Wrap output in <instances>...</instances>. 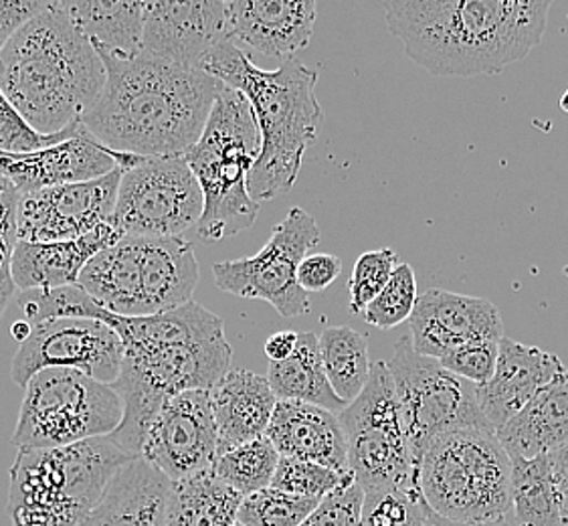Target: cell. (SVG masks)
<instances>
[{"label":"cell","instance_id":"d6986e66","mask_svg":"<svg viewBox=\"0 0 568 526\" xmlns=\"http://www.w3.org/2000/svg\"><path fill=\"white\" fill-rule=\"evenodd\" d=\"M409 322L415 351L437 361L464 344L504 338L496 304L486 297L464 296L437 287L417 297Z\"/></svg>","mask_w":568,"mask_h":526},{"label":"cell","instance_id":"484cf974","mask_svg":"<svg viewBox=\"0 0 568 526\" xmlns=\"http://www.w3.org/2000/svg\"><path fill=\"white\" fill-rule=\"evenodd\" d=\"M219 456L260 439L272 422L277 397L267 377L247 368H231L211 390Z\"/></svg>","mask_w":568,"mask_h":526},{"label":"cell","instance_id":"6da1fadb","mask_svg":"<svg viewBox=\"0 0 568 526\" xmlns=\"http://www.w3.org/2000/svg\"><path fill=\"white\" fill-rule=\"evenodd\" d=\"M100 322L112 326L124 343L122 371L112 385L124 405V417L110 439L140 458L166 401L184 391H211L231 371L233 348L225 322L194 300L144 318L103 310Z\"/></svg>","mask_w":568,"mask_h":526},{"label":"cell","instance_id":"277c9868","mask_svg":"<svg viewBox=\"0 0 568 526\" xmlns=\"http://www.w3.org/2000/svg\"><path fill=\"white\" fill-rule=\"evenodd\" d=\"M105 85V65L68 2H51L0 51V90L34 132L81 122Z\"/></svg>","mask_w":568,"mask_h":526},{"label":"cell","instance_id":"ba28073f","mask_svg":"<svg viewBox=\"0 0 568 526\" xmlns=\"http://www.w3.org/2000/svg\"><path fill=\"white\" fill-rule=\"evenodd\" d=\"M199 262L182 237L125 235L81 272L88 296L124 318L156 316L193 302Z\"/></svg>","mask_w":568,"mask_h":526},{"label":"cell","instance_id":"7402d4cb","mask_svg":"<svg viewBox=\"0 0 568 526\" xmlns=\"http://www.w3.org/2000/svg\"><path fill=\"white\" fill-rule=\"evenodd\" d=\"M565 371L557 355L504 336L494 377L486 385H476L479 407L489 425L498 432L523 412L538 391Z\"/></svg>","mask_w":568,"mask_h":526},{"label":"cell","instance_id":"ee69618b","mask_svg":"<svg viewBox=\"0 0 568 526\" xmlns=\"http://www.w3.org/2000/svg\"><path fill=\"white\" fill-rule=\"evenodd\" d=\"M342 274V260L332 253H310L297 267V284L304 292H324Z\"/></svg>","mask_w":568,"mask_h":526},{"label":"cell","instance_id":"74e56055","mask_svg":"<svg viewBox=\"0 0 568 526\" xmlns=\"http://www.w3.org/2000/svg\"><path fill=\"white\" fill-rule=\"evenodd\" d=\"M348 478H354L353 472L341 474L336 469L320 466L314 462L282 456L277 469H275V476H273L272 488L285 494L302 496V498L322 500L324 496L336 490Z\"/></svg>","mask_w":568,"mask_h":526},{"label":"cell","instance_id":"9a60e30c","mask_svg":"<svg viewBox=\"0 0 568 526\" xmlns=\"http://www.w3.org/2000/svg\"><path fill=\"white\" fill-rule=\"evenodd\" d=\"M124 361L118 332L100 321L51 318L33 324L31 336L12 358V381L21 387L45 368H73L100 383L114 385Z\"/></svg>","mask_w":568,"mask_h":526},{"label":"cell","instance_id":"f546056e","mask_svg":"<svg viewBox=\"0 0 568 526\" xmlns=\"http://www.w3.org/2000/svg\"><path fill=\"white\" fill-rule=\"evenodd\" d=\"M68 9L93 45L125 58L142 53L146 2H68Z\"/></svg>","mask_w":568,"mask_h":526},{"label":"cell","instance_id":"d590c367","mask_svg":"<svg viewBox=\"0 0 568 526\" xmlns=\"http://www.w3.org/2000/svg\"><path fill=\"white\" fill-rule=\"evenodd\" d=\"M427 503L420 490H366L363 526H425Z\"/></svg>","mask_w":568,"mask_h":526},{"label":"cell","instance_id":"30bf717a","mask_svg":"<svg viewBox=\"0 0 568 526\" xmlns=\"http://www.w3.org/2000/svg\"><path fill=\"white\" fill-rule=\"evenodd\" d=\"M124 405L112 385L73 368H45L24 387L12 444L53 449L108 437L122 424Z\"/></svg>","mask_w":568,"mask_h":526},{"label":"cell","instance_id":"2e32d148","mask_svg":"<svg viewBox=\"0 0 568 526\" xmlns=\"http://www.w3.org/2000/svg\"><path fill=\"white\" fill-rule=\"evenodd\" d=\"M171 482L213 472L219 432L211 391H184L164 403L150 427L142 456Z\"/></svg>","mask_w":568,"mask_h":526},{"label":"cell","instance_id":"44dd1931","mask_svg":"<svg viewBox=\"0 0 568 526\" xmlns=\"http://www.w3.org/2000/svg\"><path fill=\"white\" fill-rule=\"evenodd\" d=\"M227 9L229 34L235 45L290 61L310 45L318 4L314 0H233Z\"/></svg>","mask_w":568,"mask_h":526},{"label":"cell","instance_id":"f6af8a7d","mask_svg":"<svg viewBox=\"0 0 568 526\" xmlns=\"http://www.w3.org/2000/svg\"><path fill=\"white\" fill-rule=\"evenodd\" d=\"M47 0H0V47L49 9Z\"/></svg>","mask_w":568,"mask_h":526},{"label":"cell","instance_id":"f35d334b","mask_svg":"<svg viewBox=\"0 0 568 526\" xmlns=\"http://www.w3.org/2000/svg\"><path fill=\"white\" fill-rule=\"evenodd\" d=\"M398 255L390 247L366 252L356 260L351 277V312L364 314L397 270Z\"/></svg>","mask_w":568,"mask_h":526},{"label":"cell","instance_id":"816d5d0a","mask_svg":"<svg viewBox=\"0 0 568 526\" xmlns=\"http://www.w3.org/2000/svg\"><path fill=\"white\" fill-rule=\"evenodd\" d=\"M235 526H243V525H240V523H237V525H235Z\"/></svg>","mask_w":568,"mask_h":526},{"label":"cell","instance_id":"9c48e42d","mask_svg":"<svg viewBox=\"0 0 568 526\" xmlns=\"http://www.w3.org/2000/svg\"><path fill=\"white\" fill-rule=\"evenodd\" d=\"M511 459L491 429H459L435 439L419 462V488L433 513L457 523L511 516Z\"/></svg>","mask_w":568,"mask_h":526},{"label":"cell","instance_id":"3957f363","mask_svg":"<svg viewBox=\"0 0 568 526\" xmlns=\"http://www.w3.org/2000/svg\"><path fill=\"white\" fill-rule=\"evenodd\" d=\"M550 0H393L390 33L439 78L494 75L530 55L545 37Z\"/></svg>","mask_w":568,"mask_h":526},{"label":"cell","instance_id":"603a6c76","mask_svg":"<svg viewBox=\"0 0 568 526\" xmlns=\"http://www.w3.org/2000/svg\"><path fill=\"white\" fill-rule=\"evenodd\" d=\"M122 237H125L122 231L112 223H105L80 240L51 243L19 241L12 253V280L17 292L80 284L85 265Z\"/></svg>","mask_w":568,"mask_h":526},{"label":"cell","instance_id":"d6a6232c","mask_svg":"<svg viewBox=\"0 0 568 526\" xmlns=\"http://www.w3.org/2000/svg\"><path fill=\"white\" fill-rule=\"evenodd\" d=\"M280 459H282L280 452L263 435L260 439L235 447L227 454H221L216 458L213 474L233 490H237L243 496H251V494L262 493L265 488H272L273 476Z\"/></svg>","mask_w":568,"mask_h":526},{"label":"cell","instance_id":"7dc6e473","mask_svg":"<svg viewBox=\"0 0 568 526\" xmlns=\"http://www.w3.org/2000/svg\"><path fill=\"white\" fill-rule=\"evenodd\" d=\"M297 336H300V332L294 331H282L272 334L263 346L270 363H282L285 358L294 355L297 348Z\"/></svg>","mask_w":568,"mask_h":526},{"label":"cell","instance_id":"c3c4849f","mask_svg":"<svg viewBox=\"0 0 568 526\" xmlns=\"http://www.w3.org/2000/svg\"><path fill=\"white\" fill-rule=\"evenodd\" d=\"M425 526H511V523L510 518L494 520V523H457V520L433 513L432 508L427 506V523H425Z\"/></svg>","mask_w":568,"mask_h":526},{"label":"cell","instance_id":"4dcf8cb0","mask_svg":"<svg viewBox=\"0 0 568 526\" xmlns=\"http://www.w3.org/2000/svg\"><path fill=\"white\" fill-rule=\"evenodd\" d=\"M511 516L518 526H562L560 498L548 456L510 458Z\"/></svg>","mask_w":568,"mask_h":526},{"label":"cell","instance_id":"7bdbcfd3","mask_svg":"<svg viewBox=\"0 0 568 526\" xmlns=\"http://www.w3.org/2000/svg\"><path fill=\"white\" fill-rule=\"evenodd\" d=\"M500 355V341H474L455 348L439 363L457 377L466 378L474 385H486L496 373Z\"/></svg>","mask_w":568,"mask_h":526},{"label":"cell","instance_id":"f907efd6","mask_svg":"<svg viewBox=\"0 0 568 526\" xmlns=\"http://www.w3.org/2000/svg\"><path fill=\"white\" fill-rule=\"evenodd\" d=\"M560 108H562V112H565V114H568V90L562 93V98H560Z\"/></svg>","mask_w":568,"mask_h":526},{"label":"cell","instance_id":"bcb514c9","mask_svg":"<svg viewBox=\"0 0 568 526\" xmlns=\"http://www.w3.org/2000/svg\"><path fill=\"white\" fill-rule=\"evenodd\" d=\"M548 459H550V469H552L558 498H560L562 526H568V444L548 454Z\"/></svg>","mask_w":568,"mask_h":526},{"label":"cell","instance_id":"ab89813d","mask_svg":"<svg viewBox=\"0 0 568 526\" xmlns=\"http://www.w3.org/2000/svg\"><path fill=\"white\" fill-rule=\"evenodd\" d=\"M21 193L7 179L0 176V318L9 308L17 286L12 280V253L19 243L17 235V211Z\"/></svg>","mask_w":568,"mask_h":526},{"label":"cell","instance_id":"1f68e13d","mask_svg":"<svg viewBox=\"0 0 568 526\" xmlns=\"http://www.w3.org/2000/svg\"><path fill=\"white\" fill-rule=\"evenodd\" d=\"M320 351L332 390L351 405L371 378L366 336L351 326H328L320 334Z\"/></svg>","mask_w":568,"mask_h":526},{"label":"cell","instance_id":"cb8c5ba5","mask_svg":"<svg viewBox=\"0 0 568 526\" xmlns=\"http://www.w3.org/2000/svg\"><path fill=\"white\" fill-rule=\"evenodd\" d=\"M280 456L348 474V446L336 413L300 401H277L265 432Z\"/></svg>","mask_w":568,"mask_h":526},{"label":"cell","instance_id":"d4e9b609","mask_svg":"<svg viewBox=\"0 0 568 526\" xmlns=\"http://www.w3.org/2000/svg\"><path fill=\"white\" fill-rule=\"evenodd\" d=\"M172 482L144 458L130 459L80 526H166Z\"/></svg>","mask_w":568,"mask_h":526},{"label":"cell","instance_id":"b9f144b4","mask_svg":"<svg viewBox=\"0 0 568 526\" xmlns=\"http://www.w3.org/2000/svg\"><path fill=\"white\" fill-rule=\"evenodd\" d=\"M364 490L354 478L320 500L302 526H363Z\"/></svg>","mask_w":568,"mask_h":526},{"label":"cell","instance_id":"7a4b0ae2","mask_svg":"<svg viewBox=\"0 0 568 526\" xmlns=\"http://www.w3.org/2000/svg\"><path fill=\"white\" fill-rule=\"evenodd\" d=\"M93 47L105 65V85L81 118L91 138L146 159L179 156L199 142L216 98L227 88L223 81L205 69Z\"/></svg>","mask_w":568,"mask_h":526},{"label":"cell","instance_id":"5b68a950","mask_svg":"<svg viewBox=\"0 0 568 526\" xmlns=\"http://www.w3.org/2000/svg\"><path fill=\"white\" fill-rule=\"evenodd\" d=\"M201 69L243 93L257 118L262 154L250 174L251 199L262 203L287 193L296 184L307 146L318 136V73L294 59L273 71L255 68L233 41L216 47Z\"/></svg>","mask_w":568,"mask_h":526},{"label":"cell","instance_id":"f1b7e54d","mask_svg":"<svg viewBox=\"0 0 568 526\" xmlns=\"http://www.w3.org/2000/svg\"><path fill=\"white\" fill-rule=\"evenodd\" d=\"M243 498L213 472L172 482L166 526H235Z\"/></svg>","mask_w":568,"mask_h":526},{"label":"cell","instance_id":"83f0119b","mask_svg":"<svg viewBox=\"0 0 568 526\" xmlns=\"http://www.w3.org/2000/svg\"><path fill=\"white\" fill-rule=\"evenodd\" d=\"M267 381L277 401L310 403L332 413H342L348 407L329 385L320 336L314 332H300L296 353L282 363H270Z\"/></svg>","mask_w":568,"mask_h":526},{"label":"cell","instance_id":"4fadbf2b","mask_svg":"<svg viewBox=\"0 0 568 526\" xmlns=\"http://www.w3.org/2000/svg\"><path fill=\"white\" fill-rule=\"evenodd\" d=\"M205 211L201 184L184 156L142 159L122 171L112 225L134 237H181Z\"/></svg>","mask_w":568,"mask_h":526},{"label":"cell","instance_id":"60d3db41","mask_svg":"<svg viewBox=\"0 0 568 526\" xmlns=\"http://www.w3.org/2000/svg\"><path fill=\"white\" fill-rule=\"evenodd\" d=\"M83 124L78 122L68 130H63L61 134L53 136H43L39 132H34L33 128L24 122L21 114L12 108V103L7 100V95L0 90V150L4 152H14V154H27V152H37V150L49 149L55 146L59 142L68 140V138L78 136Z\"/></svg>","mask_w":568,"mask_h":526},{"label":"cell","instance_id":"8992f818","mask_svg":"<svg viewBox=\"0 0 568 526\" xmlns=\"http://www.w3.org/2000/svg\"><path fill=\"white\" fill-rule=\"evenodd\" d=\"M260 154L262 132L250 100L225 88L203 136L182 154L205 196V211L196 225L203 240H227L255 223L260 203L251 199L250 174Z\"/></svg>","mask_w":568,"mask_h":526},{"label":"cell","instance_id":"7c38bea8","mask_svg":"<svg viewBox=\"0 0 568 526\" xmlns=\"http://www.w3.org/2000/svg\"><path fill=\"white\" fill-rule=\"evenodd\" d=\"M387 365L417 466L427 447L442 435L459 429L496 432L479 407L476 385L447 371L437 358L419 355L410 334L398 338Z\"/></svg>","mask_w":568,"mask_h":526},{"label":"cell","instance_id":"ac0fdd59","mask_svg":"<svg viewBox=\"0 0 568 526\" xmlns=\"http://www.w3.org/2000/svg\"><path fill=\"white\" fill-rule=\"evenodd\" d=\"M225 41H231L227 2H146L142 53L149 58L201 69Z\"/></svg>","mask_w":568,"mask_h":526},{"label":"cell","instance_id":"e0dca14e","mask_svg":"<svg viewBox=\"0 0 568 526\" xmlns=\"http://www.w3.org/2000/svg\"><path fill=\"white\" fill-rule=\"evenodd\" d=\"M122 171L88 183L61 184L21 195L17 211L19 241L51 243L80 240L112 223Z\"/></svg>","mask_w":568,"mask_h":526},{"label":"cell","instance_id":"ffe728a7","mask_svg":"<svg viewBox=\"0 0 568 526\" xmlns=\"http://www.w3.org/2000/svg\"><path fill=\"white\" fill-rule=\"evenodd\" d=\"M114 171V150L91 138L85 128L78 136L37 152L14 154L0 150V176L21 195L61 184L88 183Z\"/></svg>","mask_w":568,"mask_h":526},{"label":"cell","instance_id":"52a82bcc","mask_svg":"<svg viewBox=\"0 0 568 526\" xmlns=\"http://www.w3.org/2000/svg\"><path fill=\"white\" fill-rule=\"evenodd\" d=\"M130 459L134 456L110 437L53 449H19L9 490L12 526H80Z\"/></svg>","mask_w":568,"mask_h":526},{"label":"cell","instance_id":"4316f807","mask_svg":"<svg viewBox=\"0 0 568 526\" xmlns=\"http://www.w3.org/2000/svg\"><path fill=\"white\" fill-rule=\"evenodd\" d=\"M496 435L510 458H540L568 444V371L538 391Z\"/></svg>","mask_w":568,"mask_h":526},{"label":"cell","instance_id":"f5cc1de1","mask_svg":"<svg viewBox=\"0 0 568 526\" xmlns=\"http://www.w3.org/2000/svg\"><path fill=\"white\" fill-rule=\"evenodd\" d=\"M0 51H2V47H0Z\"/></svg>","mask_w":568,"mask_h":526},{"label":"cell","instance_id":"8d00e7d4","mask_svg":"<svg viewBox=\"0 0 568 526\" xmlns=\"http://www.w3.org/2000/svg\"><path fill=\"white\" fill-rule=\"evenodd\" d=\"M417 280L409 263H398L387 286L364 310V321L381 331H390L409 321L417 304Z\"/></svg>","mask_w":568,"mask_h":526},{"label":"cell","instance_id":"836d02e7","mask_svg":"<svg viewBox=\"0 0 568 526\" xmlns=\"http://www.w3.org/2000/svg\"><path fill=\"white\" fill-rule=\"evenodd\" d=\"M14 302L23 312L27 322L31 324L51 321V318L100 321L103 312L102 306H98L80 284L55 287V290L17 292Z\"/></svg>","mask_w":568,"mask_h":526},{"label":"cell","instance_id":"681fc988","mask_svg":"<svg viewBox=\"0 0 568 526\" xmlns=\"http://www.w3.org/2000/svg\"><path fill=\"white\" fill-rule=\"evenodd\" d=\"M31 332H33V324L31 322H14L11 326L12 338L19 341V343H24L31 336Z\"/></svg>","mask_w":568,"mask_h":526},{"label":"cell","instance_id":"e575fe53","mask_svg":"<svg viewBox=\"0 0 568 526\" xmlns=\"http://www.w3.org/2000/svg\"><path fill=\"white\" fill-rule=\"evenodd\" d=\"M320 500L285 494L275 488L245 496L237 523L243 526H302Z\"/></svg>","mask_w":568,"mask_h":526},{"label":"cell","instance_id":"8fae6325","mask_svg":"<svg viewBox=\"0 0 568 526\" xmlns=\"http://www.w3.org/2000/svg\"><path fill=\"white\" fill-rule=\"evenodd\" d=\"M348 446V468L366 490H420L395 381L387 363H373L363 393L338 413Z\"/></svg>","mask_w":568,"mask_h":526},{"label":"cell","instance_id":"5bb4252c","mask_svg":"<svg viewBox=\"0 0 568 526\" xmlns=\"http://www.w3.org/2000/svg\"><path fill=\"white\" fill-rule=\"evenodd\" d=\"M318 243L316 219L294 206L273 230L262 252L215 263V284L233 296L265 300L285 318L304 316L310 312V297L297 284V267Z\"/></svg>","mask_w":568,"mask_h":526}]
</instances>
